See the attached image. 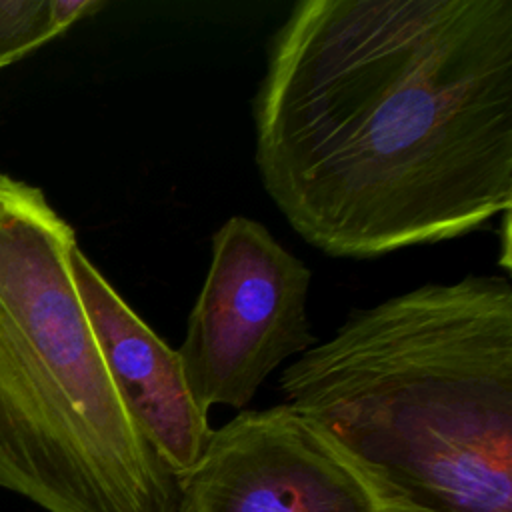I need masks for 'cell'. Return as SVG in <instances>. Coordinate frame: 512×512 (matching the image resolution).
Wrapping results in <instances>:
<instances>
[{
  "label": "cell",
  "mask_w": 512,
  "mask_h": 512,
  "mask_svg": "<svg viewBox=\"0 0 512 512\" xmlns=\"http://www.w3.org/2000/svg\"><path fill=\"white\" fill-rule=\"evenodd\" d=\"M64 34L52 0H0V68Z\"/></svg>",
  "instance_id": "obj_7"
},
{
  "label": "cell",
  "mask_w": 512,
  "mask_h": 512,
  "mask_svg": "<svg viewBox=\"0 0 512 512\" xmlns=\"http://www.w3.org/2000/svg\"><path fill=\"white\" fill-rule=\"evenodd\" d=\"M310 280V268L258 220L232 216L212 234L210 266L176 348L202 412L244 410L286 358L312 348Z\"/></svg>",
  "instance_id": "obj_4"
},
{
  "label": "cell",
  "mask_w": 512,
  "mask_h": 512,
  "mask_svg": "<svg viewBox=\"0 0 512 512\" xmlns=\"http://www.w3.org/2000/svg\"><path fill=\"white\" fill-rule=\"evenodd\" d=\"M252 118L260 182L310 246L476 232L512 206V0H300Z\"/></svg>",
  "instance_id": "obj_1"
},
{
  "label": "cell",
  "mask_w": 512,
  "mask_h": 512,
  "mask_svg": "<svg viewBox=\"0 0 512 512\" xmlns=\"http://www.w3.org/2000/svg\"><path fill=\"white\" fill-rule=\"evenodd\" d=\"M382 512H428V510H422V508H416L410 504H402V502H390L388 506L382 508Z\"/></svg>",
  "instance_id": "obj_8"
},
{
  "label": "cell",
  "mask_w": 512,
  "mask_h": 512,
  "mask_svg": "<svg viewBox=\"0 0 512 512\" xmlns=\"http://www.w3.org/2000/svg\"><path fill=\"white\" fill-rule=\"evenodd\" d=\"M70 268L112 382L142 436L176 478L202 454L212 432L192 398L178 352L114 290L76 246Z\"/></svg>",
  "instance_id": "obj_6"
},
{
  "label": "cell",
  "mask_w": 512,
  "mask_h": 512,
  "mask_svg": "<svg viewBox=\"0 0 512 512\" xmlns=\"http://www.w3.org/2000/svg\"><path fill=\"white\" fill-rule=\"evenodd\" d=\"M178 512H382L394 502L288 404L240 410L176 476Z\"/></svg>",
  "instance_id": "obj_5"
},
{
  "label": "cell",
  "mask_w": 512,
  "mask_h": 512,
  "mask_svg": "<svg viewBox=\"0 0 512 512\" xmlns=\"http://www.w3.org/2000/svg\"><path fill=\"white\" fill-rule=\"evenodd\" d=\"M74 228L0 172V488L46 512H178L78 296Z\"/></svg>",
  "instance_id": "obj_3"
},
{
  "label": "cell",
  "mask_w": 512,
  "mask_h": 512,
  "mask_svg": "<svg viewBox=\"0 0 512 512\" xmlns=\"http://www.w3.org/2000/svg\"><path fill=\"white\" fill-rule=\"evenodd\" d=\"M284 404L394 502L512 512V284L468 274L352 310L280 376Z\"/></svg>",
  "instance_id": "obj_2"
}]
</instances>
